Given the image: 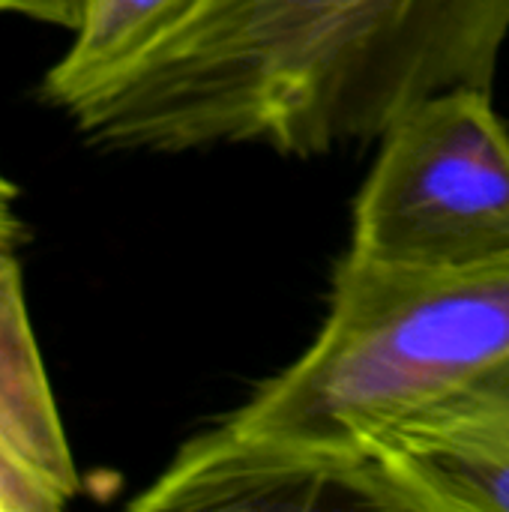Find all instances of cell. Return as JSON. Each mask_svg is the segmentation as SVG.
Here are the masks:
<instances>
[{"mask_svg":"<svg viewBox=\"0 0 509 512\" xmlns=\"http://www.w3.org/2000/svg\"><path fill=\"white\" fill-rule=\"evenodd\" d=\"M509 0H201L69 114L111 153L267 147L309 159L498 75Z\"/></svg>","mask_w":509,"mask_h":512,"instance_id":"6da1fadb","label":"cell"},{"mask_svg":"<svg viewBox=\"0 0 509 512\" xmlns=\"http://www.w3.org/2000/svg\"><path fill=\"white\" fill-rule=\"evenodd\" d=\"M509 360V261L411 273L339 258L309 348L186 438L135 512L327 510L363 450Z\"/></svg>","mask_w":509,"mask_h":512,"instance_id":"7a4b0ae2","label":"cell"},{"mask_svg":"<svg viewBox=\"0 0 509 512\" xmlns=\"http://www.w3.org/2000/svg\"><path fill=\"white\" fill-rule=\"evenodd\" d=\"M345 258L411 273L509 261V126L486 87L441 93L384 135Z\"/></svg>","mask_w":509,"mask_h":512,"instance_id":"3957f363","label":"cell"},{"mask_svg":"<svg viewBox=\"0 0 509 512\" xmlns=\"http://www.w3.org/2000/svg\"><path fill=\"white\" fill-rule=\"evenodd\" d=\"M336 507L509 512V360L381 432L345 474Z\"/></svg>","mask_w":509,"mask_h":512,"instance_id":"277c9868","label":"cell"},{"mask_svg":"<svg viewBox=\"0 0 509 512\" xmlns=\"http://www.w3.org/2000/svg\"><path fill=\"white\" fill-rule=\"evenodd\" d=\"M18 237H0V512H60L84 489L27 309Z\"/></svg>","mask_w":509,"mask_h":512,"instance_id":"5b68a950","label":"cell"},{"mask_svg":"<svg viewBox=\"0 0 509 512\" xmlns=\"http://www.w3.org/2000/svg\"><path fill=\"white\" fill-rule=\"evenodd\" d=\"M201 0H93L63 57L42 81V99L75 114L99 96L159 42H165Z\"/></svg>","mask_w":509,"mask_h":512,"instance_id":"8992f818","label":"cell"},{"mask_svg":"<svg viewBox=\"0 0 509 512\" xmlns=\"http://www.w3.org/2000/svg\"><path fill=\"white\" fill-rule=\"evenodd\" d=\"M93 0H0V15H21L30 21L57 24L66 30H78L90 12Z\"/></svg>","mask_w":509,"mask_h":512,"instance_id":"52a82bcc","label":"cell"},{"mask_svg":"<svg viewBox=\"0 0 509 512\" xmlns=\"http://www.w3.org/2000/svg\"><path fill=\"white\" fill-rule=\"evenodd\" d=\"M21 219H18V189L9 183V177L0 171V237H18Z\"/></svg>","mask_w":509,"mask_h":512,"instance_id":"ba28073f","label":"cell"}]
</instances>
